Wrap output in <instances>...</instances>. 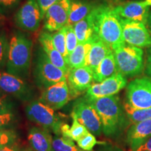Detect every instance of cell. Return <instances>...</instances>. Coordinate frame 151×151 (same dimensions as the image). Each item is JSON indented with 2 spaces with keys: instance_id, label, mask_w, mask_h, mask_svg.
<instances>
[{
  "instance_id": "1",
  "label": "cell",
  "mask_w": 151,
  "mask_h": 151,
  "mask_svg": "<svg viewBox=\"0 0 151 151\" xmlns=\"http://www.w3.org/2000/svg\"><path fill=\"white\" fill-rule=\"evenodd\" d=\"M94 35L113 50L124 43L120 17L115 8L100 6L94 9Z\"/></svg>"
},
{
  "instance_id": "2",
  "label": "cell",
  "mask_w": 151,
  "mask_h": 151,
  "mask_svg": "<svg viewBox=\"0 0 151 151\" xmlns=\"http://www.w3.org/2000/svg\"><path fill=\"white\" fill-rule=\"evenodd\" d=\"M86 99L99 115L104 134L107 137L118 134L125 125L126 116L124 107L122 106L118 96Z\"/></svg>"
},
{
  "instance_id": "3",
  "label": "cell",
  "mask_w": 151,
  "mask_h": 151,
  "mask_svg": "<svg viewBox=\"0 0 151 151\" xmlns=\"http://www.w3.org/2000/svg\"><path fill=\"white\" fill-rule=\"evenodd\" d=\"M33 43L24 34L16 32L9 40L6 72L20 78H27L31 67Z\"/></svg>"
},
{
  "instance_id": "4",
  "label": "cell",
  "mask_w": 151,
  "mask_h": 151,
  "mask_svg": "<svg viewBox=\"0 0 151 151\" xmlns=\"http://www.w3.org/2000/svg\"><path fill=\"white\" fill-rule=\"evenodd\" d=\"M118 72L125 77L141 74L144 69L143 51L141 48L123 43L113 50Z\"/></svg>"
},
{
  "instance_id": "5",
  "label": "cell",
  "mask_w": 151,
  "mask_h": 151,
  "mask_svg": "<svg viewBox=\"0 0 151 151\" xmlns=\"http://www.w3.org/2000/svg\"><path fill=\"white\" fill-rule=\"evenodd\" d=\"M68 73L57 67L40 48L38 50L35 62L34 76L36 84L44 90L52 85L67 81Z\"/></svg>"
},
{
  "instance_id": "6",
  "label": "cell",
  "mask_w": 151,
  "mask_h": 151,
  "mask_svg": "<svg viewBox=\"0 0 151 151\" xmlns=\"http://www.w3.org/2000/svg\"><path fill=\"white\" fill-rule=\"evenodd\" d=\"M25 113L28 119L43 128L51 129L56 134L61 133L62 125L60 118L54 109L41 102L40 100L31 101L27 106Z\"/></svg>"
},
{
  "instance_id": "7",
  "label": "cell",
  "mask_w": 151,
  "mask_h": 151,
  "mask_svg": "<svg viewBox=\"0 0 151 151\" xmlns=\"http://www.w3.org/2000/svg\"><path fill=\"white\" fill-rule=\"evenodd\" d=\"M126 99V103L133 108H151V79L141 77L129 82L127 86Z\"/></svg>"
},
{
  "instance_id": "8",
  "label": "cell",
  "mask_w": 151,
  "mask_h": 151,
  "mask_svg": "<svg viewBox=\"0 0 151 151\" xmlns=\"http://www.w3.org/2000/svg\"><path fill=\"white\" fill-rule=\"evenodd\" d=\"M71 114L76 117L81 124H83L94 136L101 135L102 124L97 111L85 97L80 98L73 105Z\"/></svg>"
},
{
  "instance_id": "9",
  "label": "cell",
  "mask_w": 151,
  "mask_h": 151,
  "mask_svg": "<svg viewBox=\"0 0 151 151\" xmlns=\"http://www.w3.org/2000/svg\"><path fill=\"white\" fill-rule=\"evenodd\" d=\"M0 90L22 101H29L34 96L32 86L25 79L7 72H0Z\"/></svg>"
},
{
  "instance_id": "10",
  "label": "cell",
  "mask_w": 151,
  "mask_h": 151,
  "mask_svg": "<svg viewBox=\"0 0 151 151\" xmlns=\"http://www.w3.org/2000/svg\"><path fill=\"white\" fill-rule=\"evenodd\" d=\"M120 22L124 43L141 48L151 46V35L146 24L121 18Z\"/></svg>"
},
{
  "instance_id": "11",
  "label": "cell",
  "mask_w": 151,
  "mask_h": 151,
  "mask_svg": "<svg viewBox=\"0 0 151 151\" xmlns=\"http://www.w3.org/2000/svg\"><path fill=\"white\" fill-rule=\"evenodd\" d=\"M43 16L37 0H27L15 16V23L27 32H35L40 26Z\"/></svg>"
},
{
  "instance_id": "12",
  "label": "cell",
  "mask_w": 151,
  "mask_h": 151,
  "mask_svg": "<svg viewBox=\"0 0 151 151\" xmlns=\"http://www.w3.org/2000/svg\"><path fill=\"white\" fill-rule=\"evenodd\" d=\"M71 0H58L46 11L44 29L48 32L58 31L67 24Z\"/></svg>"
},
{
  "instance_id": "13",
  "label": "cell",
  "mask_w": 151,
  "mask_h": 151,
  "mask_svg": "<svg viewBox=\"0 0 151 151\" xmlns=\"http://www.w3.org/2000/svg\"><path fill=\"white\" fill-rule=\"evenodd\" d=\"M67 81L71 98H76L92 86L94 81L93 71L88 66L70 69Z\"/></svg>"
},
{
  "instance_id": "14",
  "label": "cell",
  "mask_w": 151,
  "mask_h": 151,
  "mask_svg": "<svg viewBox=\"0 0 151 151\" xmlns=\"http://www.w3.org/2000/svg\"><path fill=\"white\" fill-rule=\"evenodd\" d=\"M71 99L67 81H63L43 90L39 100L54 110H58Z\"/></svg>"
},
{
  "instance_id": "15",
  "label": "cell",
  "mask_w": 151,
  "mask_h": 151,
  "mask_svg": "<svg viewBox=\"0 0 151 151\" xmlns=\"http://www.w3.org/2000/svg\"><path fill=\"white\" fill-rule=\"evenodd\" d=\"M115 10L121 18L148 23L150 11L146 1H127L116 6Z\"/></svg>"
},
{
  "instance_id": "16",
  "label": "cell",
  "mask_w": 151,
  "mask_h": 151,
  "mask_svg": "<svg viewBox=\"0 0 151 151\" xmlns=\"http://www.w3.org/2000/svg\"><path fill=\"white\" fill-rule=\"evenodd\" d=\"M151 137V119L134 123L127 133V142L135 151Z\"/></svg>"
},
{
  "instance_id": "17",
  "label": "cell",
  "mask_w": 151,
  "mask_h": 151,
  "mask_svg": "<svg viewBox=\"0 0 151 151\" xmlns=\"http://www.w3.org/2000/svg\"><path fill=\"white\" fill-rule=\"evenodd\" d=\"M39 41L41 44V48L46 52L52 63L65 72L69 73L70 69L64 56L55 47L50 32L47 31L42 32L39 37Z\"/></svg>"
},
{
  "instance_id": "18",
  "label": "cell",
  "mask_w": 151,
  "mask_h": 151,
  "mask_svg": "<svg viewBox=\"0 0 151 151\" xmlns=\"http://www.w3.org/2000/svg\"><path fill=\"white\" fill-rule=\"evenodd\" d=\"M52 136L45 128L33 127L28 134L29 141L34 151H53Z\"/></svg>"
},
{
  "instance_id": "19",
  "label": "cell",
  "mask_w": 151,
  "mask_h": 151,
  "mask_svg": "<svg viewBox=\"0 0 151 151\" xmlns=\"http://www.w3.org/2000/svg\"><path fill=\"white\" fill-rule=\"evenodd\" d=\"M112 51V49L106 43L94 35L91 48L87 58L86 66L89 67L94 73L101 62L104 59L107 55Z\"/></svg>"
},
{
  "instance_id": "20",
  "label": "cell",
  "mask_w": 151,
  "mask_h": 151,
  "mask_svg": "<svg viewBox=\"0 0 151 151\" xmlns=\"http://www.w3.org/2000/svg\"><path fill=\"white\" fill-rule=\"evenodd\" d=\"M100 83L101 97L116 95L120 90L127 86L126 77L117 72L109 78L105 79Z\"/></svg>"
},
{
  "instance_id": "21",
  "label": "cell",
  "mask_w": 151,
  "mask_h": 151,
  "mask_svg": "<svg viewBox=\"0 0 151 151\" xmlns=\"http://www.w3.org/2000/svg\"><path fill=\"white\" fill-rule=\"evenodd\" d=\"M93 37L86 43H79L74 50L67 57V62L69 69L86 66V60L88 52L91 48Z\"/></svg>"
},
{
  "instance_id": "22",
  "label": "cell",
  "mask_w": 151,
  "mask_h": 151,
  "mask_svg": "<svg viewBox=\"0 0 151 151\" xmlns=\"http://www.w3.org/2000/svg\"><path fill=\"white\" fill-rule=\"evenodd\" d=\"M93 10L83 19L73 24L75 33L78 38V43L87 42L94 35Z\"/></svg>"
},
{
  "instance_id": "23",
  "label": "cell",
  "mask_w": 151,
  "mask_h": 151,
  "mask_svg": "<svg viewBox=\"0 0 151 151\" xmlns=\"http://www.w3.org/2000/svg\"><path fill=\"white\" fill-rule=\"evenodd\" d=\"M95 8L91 3L83 0H71L67 24L73 25L83 19Z\"/></svg>"
},
{
  "instance_id": "24",
  "label": "cell",
  "mask_w": 151,
  "mask_h": 151,
  "mask_svg": "<svg viewBox=\"0 0 151 151\" xmlns=\"http://www.w3.org/2000/svg\"><path fill=\"white\" fill-rule=\"evenodd\" d=\"M118 72L113 52H111L104 59L93 73L94 81L101 83Z\"/></svg>"
},
{
  "instance_id": "25",
  "label": "cell",
  "mask_w": 151,
  "mask_h": 151,
  "mask_svg": "<svg viewBox=\"0 0 151 151\" xmlns=\"http://www.w3.org/2000/svg\"><path fill=\"white\" fill-rule=\"evenodd\" d=\"M73 122L71 127L67 124H62L60 128V132L62 137L71 139L73 141H78L83 137L90 133L88 129L83 124H81L77 120L76 117L71 114Z\"/></svg>"
},
{
  "instance_id": "26",
  "label": "cell",
  "mask_w": 151,
  "mask_h": 151,
  "mask_svg": "<svg viewBox=\"0 0 151 151\" xmlns=\"http://www.w3.org/2000/svg\"><path fill=\"white\" fill-rule=\"evenodd\" d=\"M123 107L126 116L132 123H137L151 119V108L135 109L126 102L124 104Z\"/></svg>"
},
{
  "instance_id": "27",
  "label": "cell",
  "mask_w": 151,
  "mask_h": 151,
  "mask_svg": "<svg viewBox=\"0 0 151 151\" xmlns=\"http://www.w3.org/2000/svg\"><path fill=\"white\" fill-rule=\"evenodd\" d=\"M53 151H86L75 145L71 139L67 137H55L52 141Z\"/></svg>"
},
{
  "instance_id": "28",
  "label": "cell",
  "mask_w": 151,
  "mask_h": 151,
  "mask_svg": "<svg viewBox=\"0 0 151 151\" xmlns=\"http://www.w3.org/2000/svg\"><path fill=\"white\" fill-rule=\"evenodd\" d=\"M65 27L52 33L50 32V34H51V39L55 47L64 56L65 60H67L68 52L67 50V43H66Z\"/></svg>"
},
{
  "instance_id": "29",
  "label": "cell",
  "mask_w": 151,
  "mask_h": 151,
  "mask_svg": "<svg viewBox=\"0 0 151 151\" xmlns=\"http://www.w3.org/2000/svg\"><path fill=\"white\" fill-rule=\"evenodd\" d=\"M9 40L6 35L0 30V69L6 67L8 59Z\"/></svg>"
},
{
  "instance_id": "30",
  "label": "cell",
  "mask_w": 151,
  "mask_h": 151,
  "mask_svg": "<svg viewBox=\"0 0 151 151\" xmlns=\"http://www.w3.org/2000/svg\"><path fill=\"white\" fill-rule=\"evenodd\" d=\"M66 43H67V50L68 55L74 50L77 45L78 44V38L76 35L73 25L67 24L65 26Z\"/></svg>"
},
{
  "instance_id": "31",
  "label": "cell",
  "mask_w": 151,
  "mask_h": 151,
  "mask_svg": "<svg viewBox=\"0 0 151 151\" xmlns=\"http://www.w3.org/2000/svg\"><path fill=\"white\" fill-rule=\"evenodd\" d=\"M17 135L14 130L0 129V148L16 143Z\"/></svg>"
},
{
  "instance_id": "32",
  "label": "cell",
  "mask_w": 151,
  "mask_h": 151,
  "mask_svg": "<svg viewBox=\"0 0 151 151\" xmlns=\"http://www.w3.org/2000/svg\"><path fill=\"white\" fill-rule=\"evenodd\" d=\"M97 143H98V142L95 136L90 132L77 141V145L79 148L86 151H92Z\"/></svg>"
},
{
  "instance_id": "33",
  "label": "cell",
  "mask_w": 151,
  "mask_h": 151,
  "mask_svg": "<svg viewBox=\"0 0 151 151\" xmlns=\"http://www.w3.org/2000/svg\"><path fill=\"white\" fill-rule=\"evenodd\" d=\"M12 101L6 94L0 90V113H10L13 109Z\"/></svg>"
},
{
  "instance_id": "34",
  "label": "cell",
  "mask_w": 151,
  "mask_h": 151,
  "mask_svg": "<svg viewBox=\"0 0 151 151\" xmlns=\"http://www.w3.org/2000/svg\"><path fill=\"white\" fill-rule=\"evenodd\" d=\"M20 0H0V14H9L16 9Z\"/></svg>"
},
{
  "instance_id": "35",
  "label": "cell",
  "mask_w": 151,
  "mask_h": 151,
  "mask_svg": "<svg viewBox=\"0 0 151 151\" xmlns=\"http://www.w3.org/2000/svg\"><path fill=\"white\" fill-rule=\"evenodd\" d=\"M85 97L87 99H97L101 97L99 83L92 84V86L87 90Z\"/></svg>"
},
{
  "instance_id": "36",
  "label": "cell",
  "mask_w": 151,
  "mask_h": 151,
  "mask_svg": "<svg viewBox=\"0 0 151 151\" xmlns=\"http://www.w3.org/2000/svg\"><path fill=\"white\" fill-rule=\"evenodd\" d=\"M14 119V115L12 112L0 113V129L9 126Z\"/></svg>"
},
{
  "instance_id": "37",
  "label": "cell",
  "mask_w": 151,
  "mask_h": 151,
  "mask_svg": "<svg viewBox=\"0 0 151 151\" xmlns=\"http://www.w3.org/2000/svg\"><path fill=\"white\" fill-rule=\"evenodd\" d=\"M38 4L40 7L43 18H44L46 11L51 6L55 4L58 0H37Z\"/></svg>"
},
{
  "instance_id": "38",
  "label": "cell",
  "mask_w": 151,
  "mask_h": 151,
  "mask_svg": "<svg viewBox=\"0 0 151 151\" xmlns=\"http://www.w3.org/2000/svg\"><path fill=\"white\" fill-rule=\"evenodd\" d=\"M145 72L151 79V46L149 47L148 52H147V58L145 65Z\"/></svg>"
},
{
  "instance_id": "39",
  "label": "cell",
  "mask_w": 151,
  "mask_h": 151,
  "mask_svg": "<svg viewBox=\"0 0 151 151\" xmlns=\"http://www.w3.org/2000/svg\"><path fill=\"white\" fill-rule=\"evenodd\" d=\"M135 151H151V137Z\"/></svg>"
},
{
  "instance_id": "40",
  "label": "cell",
  "mask_w": 151,
  "mask_h": 151,
  "mask_svg": "<svg viewBox=\"0 0 151 151\" xmlns=\"http://www.w3.org/2000/svg\"><path fill=\"white\" fill-rule=\"evenodd\" d=\"M20 147L16 142L0 148V151H20Z\"/></svg>"
},
{
  "instance_id": "41",
  "label": "cell",
  "mask_w": 151,
  "mask_h": 151,
  "mask_svg": "<svg viewBox=\"0 0 151 151\" xmlns=\"http://www.w3.org/2000/svg\"><path fill=\"white\" fill-rule=\"evenodd\" d=\"M148 28H149V32H150V33L151 34V12L150 13V14H149V16H148Z\"/></svg>"
},
{
  "instance_id": "42",
  "label": "cell",
  "mask_w": 151,
  "mask_h": 151,
  "mask_svg": "<svg viewBox=\"0 0 151 151\" xmlns=\"http://www.w3.org/2000/svg\"><path fill=\"white\" fill-rule=\"evenodd\" d=\"M20 151H34L32 149H30V148H25V149H23V150H20Z\"/></svg>"
},
{
  "instance_id": "43",
  "label": "cell",
  "mask_w": 151,
  "mask_h": 151,
  "mask_svg": "<svg viewBox=\"0 0 151 151\" xmlns=\"http://www.w3.org/2000/svg\"><path fill=\"white\" fill-rule=\"evenodd\" d=\"M146 3L148 4V5L149 6H151V0H146Z\"/></svg>"
}]
</instances>
